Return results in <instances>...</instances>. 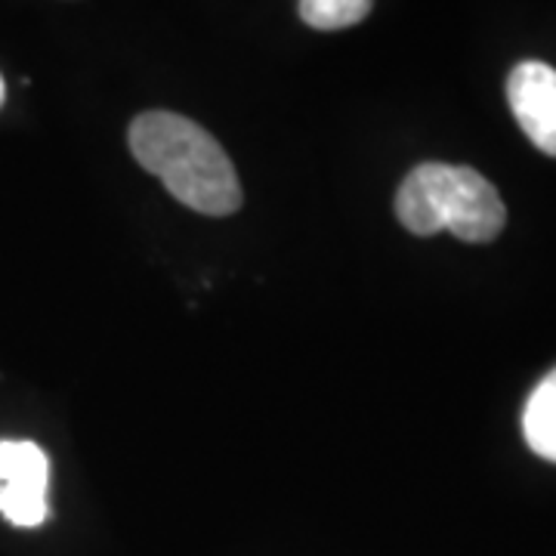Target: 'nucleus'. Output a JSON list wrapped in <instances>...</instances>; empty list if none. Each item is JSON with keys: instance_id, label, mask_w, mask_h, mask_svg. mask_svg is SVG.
I'll use <instances>...</instances> for the list:
<instances>
[{"instance_id": "nucleus-1", "label": "nucleus", "mask_w": 556, "mask_h": 556, "mask_svg": "<svg viewBox=\"0 0 556 556\" xmlns=\"http://www.w3.org/2000/svg\"><path fill=\"white\" fill-rule=\"evenodd\" d=\"M127 142L134 159L164 189L204 217H229L241 207V182L229 155L201 124L177 112H142Z\"/></svg>"}, {"instance_id": "nucleus-2", "label": "nucleus", "mask_w": 556, "mask_h": 556, "mask_svg": "<svg viewBox=\"0 0 556 556\" xmlns=\"http://www.w3.org/2000/svg\"><path fill=\"white\" fill-rule=\"evenodd\" d=\"M396 217L415 236L452 232L460 241L485 244L501 236L507 207L479 170L430 161L402 179Z\"/></svg>"}, {"instance_id": "nucleus-3", "label": "nucleus", "mask_w": 556, "mask_h": 556, "mask_svg": "<svg viewBox=\"0 0 556 556\" xmlns=\"http://www.w3.org/2000/svg\"><path fill=\"white\" fill-rule=\"evenodd\" d=\"M50 460L22 439L0 442V517L20 529H38L50 517Z\"/></svg>"}, {"instance_id": "nucleus-4", "label": "nucleus", "mask_w": 556, "mask_h": 556, "mask_svg": "<svg viewBox=\"0 0 556 556\" xmlns=\"http://www.w3.org/2000/svg\"><path fill=\"white\" fill-rule=\"evenodd\" d=\"M507 102L535 149L556 159V68L538 60L519 62L507 78Z\"/></svg>"}, {"instance_id": "nucleus-5", "label": "nucleus", "mask_w": 556, "mask_h": 556, "mask_svg": "<svg viewBox=\"0 0 556 556\" xmlns=\"http://www.w3.org/2000/svg\"><path fill=\"white\" fill-rule=\"evenodd\" d=\"M522 437L538 457L556 464V368L538 383L526 402Z\"/></svg>"}, {"instance_id": "nucleus-6", "label": "nucleus", "mask_w": 556, "mask_h": 556, "mask_svg": "<svg viewBox=\"0 0 556 556\" xmlns=\"http://www.w3.org/2000/svg\"><path fill=\"white\" fill-rule=\"evenodd\" d=\"M371 7L375 0H300V20L316 31H340L358 25Z\"/></svg>"}, {"instance_id": "nucleus-7", "label": "nucleus", "mask_w": 556, "mask_h": 556, "mask_svg": "<svg viewBox=\"0 0 556 556\" xmlns=\"http://www.w3.org/2000/svg\"><path fill=\"white\" fill-rule=\"evenodd\" d=\"M0 105H3V78H0Z\"/></svg>"}]
</instances>
